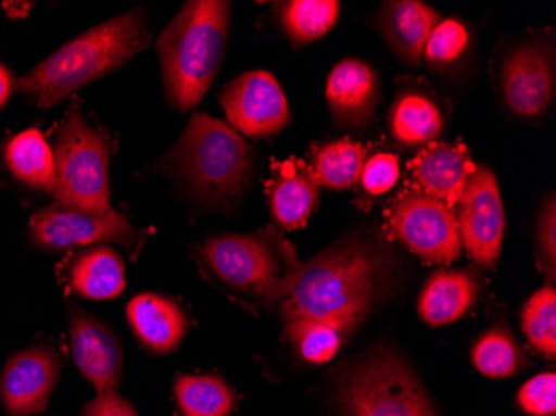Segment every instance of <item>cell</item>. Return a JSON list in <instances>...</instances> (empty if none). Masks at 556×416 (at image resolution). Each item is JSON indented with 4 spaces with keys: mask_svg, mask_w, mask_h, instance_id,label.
<instances>
[{
    "mask_svg": "<svg viewBox=\"0 0 556 416\" xmlns=\"http://www.w3.org/2000/svg\"><path fill=\"white\" fill-rule=\"evenodd\" d=\"M392 256L361 239H349L302 264L282 299L283 320L324 322L352 333L382 299Z\"/></svg>",
    "mask_w": 556,
    "mask_h": 416,
    "instance_id": "cell-1",
    "label": "cell"
},
{
    "mask_svg": "<svg viewBox=\"0 0 556 416\" xmlns=\"http://www.w3.org/2000/svg\"><path fill=\"white\" fill-rule=\"evenodd\" d=\"M149 42L142 12H127L65 43L15 86L37 108H54L75 90L117 71Z\"/></svg>",
    "mask_w": 556,
    "mask_h": 416,
    "instance_id": "cell-2",
    "label": "cell"
},
{
    "mask_svg": "<svg viewBox=\"0 0 556 416\" xmlns=\"http://www.w3.org/2000/svg\"><path fill=\"white\" fill-rule=\"evenodd\" d=\"M229 24V2L192 0L159 37L165 90L177 111H192L204 99L224 59Z\"/></svg>",
    "mask_w": 556,
    "mask_h": 416,
    "instance_id": "cell-3",
    "label": "cell"
},
{
    "mask_svg": "<svg viewBox=\"0 0 556 416\" xmlns=\"http://www.w3.org/2000/svg\"><path fill=\"white\" fill-rule=\"evenodd\" d=\"M164 167L200 203L229 205L249 186L254 152L236 128L211 115L193 114Z\"/></svg>",
    "mask_w": 556,
    "mask_h": 416,
    "instance_id": "cell-4",
    "label": "cell"
},
{
    "mask_svg": "<svg viewBox=\"0 0 556 416\" xmlns=\"http://www.w3.org/2000/svg\"><path fill=\"white\" fill-rule=\"evenodd\" d=\"M200 259L225 285L267 303L282 300L302 268L295 249L274 227L252 236L212 237Z\"/></svg>",
    "mask_w": 556,
    "mask_h": 416,
    "instance_id": "cell-5",
    "label": "cell"
},
{
    "mask_svg": "<svg viewBox=\"0 0 556 416\" xmlns=\"http://www.w3.org/2000/svg\"><path fill=\"white\" fill-rule=\"evenodd\" d=\"M337 392L345 416H439L410 365L387 346L350 363Z\"/></svg>",
    "mask_w": 556,
    "mask_h": 416,
    "instance_id": "cell-6",
    "label": "cell"
},
{
    "mask_svg": "<svg viewBox=\"0 0 556 416\" xmlns=\"http://www.w3.org/2000/svg\"><path fill=\"white\" fill-rule=\"evenodd\" d=\"M109 153L108 137L72 111L55 137V203L80 212L109 211Z\"/></svg>",
    "mask_w": 556,
    "mask_h": 416,
    "instance_id": "cell-7",
    "label": "cell"
},
{
    "mask_svg": "<svg viewBox=\"0 0 556 416\" xmlns=\"http://www.w3.org/2000/svg\"><path fill=\"white\" fill-rule=\"evenodd\" d=\"M146 237V231L134 228L125 215L112 209L80 212L54 203L30 218V240L34 245L50 252L121 243L134 253Z\"/></svg>",
    "mask_w": 556,
    "mask_h": 416,
    "instance_id": "cell-8",
    "label": "cell"
},
{
    "mask_svg": "<svg viewBox=\"0 0 556 416\" xmlns=\"http://www.w3.org/2000/svg\"><path fill=\"white\" fill-rule=\"evenodd\" d=\"M390 234L427 264L460 259L462 240L455 212L439 200L407 190L387 214Z\"/></svg>",
    "mask_w": 556,
    "mask_h": 416,
    "instance_id": "cell-9",
    "label": "cell"
},
{
    "mask_svg": "<svg viewBox=\"0 0 556 416\" xmlns=\"http://www.w3.org/2000/svg\"><path fill=\"white\" fill-rule=\"evenodd\" d=\"M462 247L482 267H493L502 255L507 228L498 180L490 168L477 165L453 209Z\"/></svg>",
    "mask_w": 556,
    "mask_h": 416,
    "instance_id": "cell-10",
    "label": "cell"
},
{
    "mask_svg": "<svg viewBox=\"0 0 556 416\" xmlns=\"http://www.w3.org/2000/svg\"><path fill=\"white\" fill-rule=\"evenodd\" d=\"M220 103L230 127L254 139L275 136L290 122L286 93L267 71L239 75L225 87Z\"/></svg>",
    "mask_w": 556,
    "mask_h": 416,
    "instance_id": "cell-11",
    "label": "cell"
},
{
    "mask_svg": "<svg viewBox=\"0 0 556 416\" xmlns=\"http://www.w3.org/2000/svg\"><path fill=\"white\" fill-rule=\"evenodd\" d=\"M61 368V356L49 346H30L14 353L0 374V403L5 412L11 416L46 412Z\"/></svg>",
    "mask_w": 556,
    "mask_h": 416,
    "instance_id": "cell-12",
    "label": "cell"
},
{
    "mask_svg": "<svg viewBox=\"0 0 556 416\" xmlns=\"http://www.w3.org/2000/svg\"><path fill=\"white\" fill-rule=\"evenodd\" d=\"M505 103L520 117L543 114L555 96L552 55L539 43H525L511 50L502 67Z\"/></svg>",
    "mask_w": 556,
    "mask_h": 416,
    "instance_id": "cell-13",
    "label": "cell"
},
{
    "mask_svg": "<svg viewBox=\"0 0 556 416\" xmlns=\"http://www.w3.org/2000/svg\"><path fill=\"white\" fill-rule=\"evenodd\" d=\"M71 346L75 365L97 393L117 392L122 381V345L114 331L86 310L71 306Z\"/></svg>",
    "mask_w": 556,
    "mask_h": 416,
    "instance_id": "cell-14",
    "label": "cell"
},
{
    "mask_svg": "<svg viewBox=\"0 0 556 416\" xmlns=\"http://www.w3.org/2000/svg\"><path fill=\"white\" fill-rule=\"evenodd\" d=\"M412 190L455 209L477 164L464 143L432 142L408 162Z\"/></svg>",
    "mask_w": 556,
    "mask_h": 416,
    "instance_id": "cell-15",
    "label": "cell"
},
{
    "mask_svg": "<svg viewBox=\"0 0 556 416\" xmlns=\"http://www.w3.org/2000/svg\"><path fill=\"white\" fill-rule=\"evenodd\" d=\"M127 320L139 342L157 355H167L179 349L187 330L184 310L168 297L140 293L127 305Z\"/></svg>",
    "mask_w": 556,
    "mask_h": 416,
    "instance_id": "cell-16",
    "label": "cell"
},
{
    "mask_svg": "<svg viewBox=\"0 0 556 416\" xmlns=\"http://www.w3.org/2000/svg\"><path fill=\"white\" fill-rule=\"evenodd\" d=\"M377 100V75L365 62L345 59L328 75V108L340 124L362 125L370 121Z\"/></svg>",
    "mask_w": 556,
    "mask_h": 416,
    "instance_id": "cell-17",
    "label": "cell"
},
{
    "mask_svg": "<svg viewBox=\"0 0 556 416\" xmlns=\"http://www.w3.org/2000/svg\"><path fill=\"white\" fill-rule=\"evenodd\" d=\"M318 187L311 165L305 162L290 159L277 164L268 192L277 224L286 230L305 227L317 205Z\"/></svg>",
    "mask_w": 556,
    "mask_h": 416,
    "instance_id": "cell-18",
    "label": "cell"
},
{
    "mask_svg": "<svg viewBox=\"0 0 556 416\" xmlns=\"http://www.w3.org/2000/svg\"><path fill=\"white\" fill-rule=\"evenodd\" d=\"M442 21L439 12L420 0L389 2L380 15V29L390 49L410 65H420L428 37Z\"/></svg>",
    "mask_w": 556,
    "mask_h": 416,
    "instance_id": "cell-19",
    "label": "cell"
},
{
    "mask_svg": "<svg viewBox=\"0 0 556 416\" xmlns=\"http://www.w3.org/2000/svg\"><path fill=\"white\" fill-rule=\"evenodd\" d=\"M478 280L467 270H440L425 281L418 315L425 324L443 327L460 320L478 299Z\"/></svg>",
    "mask_w": 556,
    "mask_h": 416,
    "instance_id": "cell-20",
    "label": "cell"
},
{
    "mask_svg": "<svg viewBox=\"0 0 556 416\" xmlns=\"http://www.w3.org/2000/svg\"><path fill=\"white\" fill-rule=\"evenodd\" d=\"M4 162L12 177L22 186L54 196V149L39 128H29L11 137L4 147Z\"/></svg>",
    "mask_w": 556,
    "mask_h": 416,
    "instance_id": "cell-21",
    "label": "cell"
},
{
    "mask_svg": "<svg viewBox=\"0 0 556 416\" xmlns=\"http://www.w3.org/2000/svg\"><path fill=\"white\" fill-rule=\"evenodd\" d=\"M68 278L84 299L112 300L125 289L124 260L111 247H93L72 262Z\"/></svg>",
    "mask_w": 556,
    "mask_h": 416,
    "instance_id": "cell-22",
    "label": "cell"
},
{
    "mask_svg": "<svg viewBox=\"0 0 556 416\" xmlns=\"http://www.w3.org/2000/svg\"><path fill=\"white\" fill-rule=\"evenodd\" d=\"M389 125L392 136L403 146H428L443 133V115L430 97L407 92L396 97Z\"/></svg>",
    "mask_w": 556,
    "mask_h": 416,
    "instance_id": "cell-23",
    "label": "cell"
},
{
    "mask_svg": "<svg viewBox=\"0 0 556 416\" xmlns=\"http://www.w3.org/2000/svg\"><path fill=\"white\" fill-rule=\"evenodd\" d=\"M174 396L184 416H230L236 408L232 388L217 375H179Z\"/></svg>",
    "mask_w": 556,
    "mask_h": 416,
    "instance_id": "cell-24",
    "label": "cell"
},
{
    "mask_svg": "<svg viewBox=\"0 0 556 416\" xmlns=\"http://www.w3.org/2000/svg\"><path fill=\"white\" fill-rule=\"evenodd\" d=\"M367 157V149L361 142L336 140L315 149L311 167L318 186L343 190L361 180Z\"/></svg>",
    "mask_w": 556,
    "mask_h": 416,
    "instance_id": "cell-25",
    "label": "cell"
},
{
    "mask_svg": "<svg viewBox=\"0 0 556 416\" xmlns=\"http://www.w3.org/2000/svg\"><path fill=\"white\" fill-rule=\"evenodd\" d=\"M280 24L293 46H307L327 36L340 15L337 0H292L278 4Z\"/></svg>",
    "mask_w": 556,
    "mask_h": 416,
    "instance_id": "cell-26",
    "label": "cell"
},
{
    "mask_svg": "<svg viewBox=\"0 0 556 416\" xmlns=\"http://www.w3.org/2000/svg\"><path fill=\"white\" fill-rule=\"evenodd\" d=\"M286 337L305 362L324 365L340 352L350 335L336 325L295 318L286 322Z\"/></svg>",
    "mask_w": 556,
    "mask_h": 416,
    "instance_id": "cell-27",
    "label": "cell"
},
{
    "mask_svg": "<svg viewBox=\"0 0 556 416\" xmlns=\"http://www.w3.org/2000/svg\"><path fill=\"white\" fill-rule=\"evenodd\" d=\"M471 362L489 378H508L523 368L525 356L508 331L492 328L478 338L471 349Z\"/></svg>",
    "mask_w": 556,
    "mask_h": 416,
    "instance_id": "cell-28",
    "label": "cell"
},
{
    "mask_svg": "<svg viewBox=\"0 0 556 416\" xmlns=\"http://www.w3.org/2000/svg\"><path fill=\"white\" fill-rule=\"evenodd\" d=\"M521 328L528 342L546 358L556 355V290L546 285L533 293L521 312Z\"/></svg>",
    "mask_w": 556,
    "mask_h": 416,
    "instance_id": "cell-29",
    "label": "cell"
},
{
    "mask_svg": "<svg viewBox=\"0 0 556 416\" xmlns=\"http://www.w3.org/2000/svg\"><path fill=\"white\" fill-rule=\"evenodd\" d=\"M470 43L467 27L457 18H443L428 37L424 58L433 67H445L465 54Z\"/></svg>",
    "mask_w": 556,
    "mask_h": 416,
    "instance_id": "cell-30",
    "label": "cell"
},
{
    "mask_svg": "<svg viewBox=\"0 0 556 416\" xmlns=\"http://www.w3.org/2000/svg\"><path fill=\"white\" fill-rule=\"evenodd\" d=\"M518 405L530 416H555L556 375L545 371L530 378L518 390Z\"/></svg>",
    "mask_w": 556,
    "mask_h": 416,
    "instance_id": "cell-31",
    "label": "cell"
},
{
    "mask_svg": "<svg viewBox=\"0 0 556 416\" xmlns=\"http://www.w3.org/2000/svg\"><path fill=\"white\" fill-rule=\"evenodd\" d=\"M400 178V162L395 153L378 152L365 161L361 181L365 192L383 196L396 186Z\"/></svg>",
    "mask_w": 556,
    "mask_h": 416,
    "instance_id": "cell-32",
    "label": "cell"
},
{
    "mask_svg": "<svg viewBox=\"0 0 556 416\" xmlns=\"http://www.w3.org/2000/svg\"><path fill=\"white\" fill-rule=\"evenodd\" d=\"M539 252L540 264H542L543 272L549 278H555L556 270V206L555 197L545 202L543 205L542 214L539 220Z\"/></svg>",
    "mask_w": 556,
    "mask_h": 416,
    "instance_id": "cell-33",
    "label": "cell"
},
{
    "mask_svg": "<svg viewBox=\"0 0 556 416\" xmlns=\"http://www.w3.org/2000/svg\"><path fill=\"white\" fill-rule=\"evenodd\" d=\"M79 416H139L129 400H125L118 392L97 393L90 400Z\"/></svg>",
    "mask_w": 556,
    "mask_h": 416,
    "instance_id": "cell-34",
    "label": "cell"
},
{
    "mask_svg": "<svg viewBox=\"0 0 556 416\" xmlns=\"http://www.w3.org/2000/svg\"><path fill=\"white\" fill-rule=\"evenodd\" d=\"M15 89L12 72L0 62V109L4 108Z\"/></svg>",
    "mask_w": 556,
    "mask_h": 416,
    "instance_id": "cell-35",
    "label": "cell"
}]
</instances>
